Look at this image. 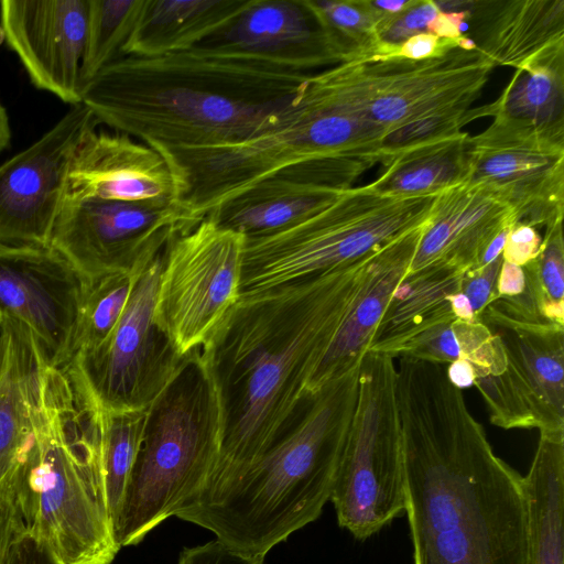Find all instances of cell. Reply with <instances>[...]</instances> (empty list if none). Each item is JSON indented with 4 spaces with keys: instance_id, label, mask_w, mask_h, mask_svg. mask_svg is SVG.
I'll return each mask as SVG.
<instances>
[{
    "instance_id": "3957f363",
    "label": "cell",
    "mask_w": 564,
    "mask_h": 564,
    "mask_svg": "<svg viewBox=\"0 0 564 564\" xmlns=\"http://www.w3.org/2000/svg\"><path fill=\"white\" fill-rule=\"evenodd\" d=\"M311 74L196 48L128 55L82 87L80 104L149 147L227 144L270 129Z\"/></svg>"
},
{
    "instance_id": "d6a6232c",
    "label": "cell",
    "mask_w": 564,
    "mask_h": 564,
    "mask_svg": "<svg viewBox=\"0 0 564 564\" xmlns=\"http://www.w3.org/2000/svg\"><path fill=\"white\" fill-rule=\"evenodd\" d=\"M542 317L564 325V241L562 223L545 228L540 252L522 267Z\"/></svg>"
},
{
    "instance_id": "44dd1931",
    "label": "cell",
    "mask_w": 564,
    "mask_h": 564,
    "mask_svg": "<svg viewBox=\"0 0 564 564\" xmlns=\"http://www.w3.org/2000/svg\"><path fill=\"white\" fill-rule=\"evenodd\" d=\"M517 223L513 209L481 185L446 188L437 195L405 275L430 267L473 270L491 241Z\"/></svg>"
},
{
    "instance_id": "484cf974",
    "label": "cell",
    "mask_w": 564,
    "mask_h": 564,
    "mask_svg": "<svg viewBox=\"0 0 564 564\" xmlns=\"http://www.w3.org/2000/svg\"><path fill=\"white\" fill-rule=\"evenodd\" d=\"M522 485L525 564H564V441L540 436Z\"/></svg>"
},
{
    "instance_id": "60d3db41",
    "label": "cell",
    "mask_w": 564,
    "mask_h": 564,
    "mask_svg": "<svg viewBox=\"0 0 564 564\" xmlns=\"http://www.w3.org/2000/svg\"><path fill=\"white\" fill-rule=\"evenodd\" d=\"M468 17L469 2L467 9L462 11H440L434 20L429 24L427 32L440 39L457 40L464 36L468 29Z\"/></svg>"
},
{
    "instance_id": "4dcf8cb0",
    "label": "cell",
    "mask_w": 564,
    "mask_h": 564,
    "mask_svg": "<svg viewBox=\"0 0 564 564\" xmlns=\"http://www.w3.org/2000/svg\"><path fill=\"white\" fill-rule=\"evenodd\" d=\"M143 0H88L80 66L82 87L105 67L123 57L122 48L135 24Z\"/></svg>"
},
{
    "instance_id": "7c38bea8",
    "label": "cell",
    "mask_w": 564,
    "mask_h": 564,
    "mask_svg": "<svg viewBox=\"0 0 564 564\" xmlns=\"http://www.w3.org/2000/svg\"><path fill=\"white\" fill-rule=\"evenodd\" d=\"M468 178L516 213L519 224L545 228L563 220L564 119L535 123L506 116L466 142Z\"/></svg>"
},
{
    "instance_id": "6da1fadb",
    "label": "cell",
    "mask_w": 564,
    "mask_h": 564,
    "mask_svg": "<svg viewBox=\"0 0 564 564\" xmlns=\"http://www.w3.org/2000/svg\"><path fill=\"white\" fill-rule=\"evenodd\" d=\"M395 397L413 564H525L522 476L495 454L446 366L400 359Z\"/></svg>"
},
{
    "instance_id": "cb8c5ba5",
    "label": "cell",
    "mask_w": 564,
    "mask_h": 564,
    "mask_svg": "<svg viewBox=\"0 0 564 564\" xmlns=\"http://www.w3.org/2000/svg\"><path fill=\"white\" fill-rule=\"evenodd\" d=\"M250 0H143L123 56L186 52L234 20Z\"/></svg>"
},
{
    "instance_id": "7402d4cb",
    "label": "cell",
    "mask_w": 564,
    "mask_h": 564,
    "mask_svg": "<svg viewBox=\"0 0 564 564\" xmlns=\"http://www.w3.org/2000/svg\"><path fill=\"white\" fill-rule=\"evenodd\" d=\"M468 29L494 67L527 68L564 55V0L469 1Z\"/></svg>"
},
{
    "instance_id": "d4e9b609",
    "label": "cell",
    "mask_w": 564,
    "mask_h": 564,
    "mask_svg": "<svg viewBox=\"0 0 564 564\" xmlns=\"http://www.w3.org/2000/svg\"><path fill=\"white\" fill-rule=\"evenodd\" d=\"M463 273L430 267L405 275L395 288L368 351L397 358L404 345L424 330L456 319L452 296L460 290Z\"/></svg>"
},
{
    "instance_id": "2e32d148",
    "label": "cell",
    "mask_w": 564,
    "mask_h": 564,
    "mask_svg": "<svg viewBox=\"0 0 564 564\" xmlns=\"http://www.w3.org/2000/svg\"><path fill=\"white\" fill-rule=\"evenodd\" d=\"M373 166L354 159H327L281 170L221 203L206 216L246 239L291 228L335 202Z\"/></svg>"
},
{
    "instance_id": "ba28073f",
    "label": "cell",
    "mask_w": 564,
    "mask_h": 564,
    "mask_svg": "<svg viewBox=\"0 0 564 564\" xmlns=\"http://www.w3.org/2000/svg\"><path fill=\"white\" fill-rule=\"evenodd\" d=\"M395 358L367 351L346 424L330 500L338 524L366 540L405 512L403 440L395 397Z\"/></svg>"
},
{
    "instance_id": "bcb514c9",
    "label": "cell",
    "mask_w": 564,
    "mask_h": 564,
    "mask_svg": "<svg viewBox=\"0 0 564 564\" xmlns=\"http://www.w3.org/2000/svg\"><path fill=\"white\" fill-rule=\"evenodd\" d=\"M1 322H2V315L0 314V324H1Z\"/></svg>"
},
{
    "instance_id": "f6af8a7d",
    "label": "cell",
    "mask_w": 564,
    "mask_h": 564,
    "mask_svg": "<svg viewBox=\"0 0 564 564\" xmlns=\"http://www.w3.org/2000/svg\"><path fill=\"white\" fill-rule=\"evenodd\" d=\"M1 352H2V341H1V338H0V360H1Z\"/></svg>"
},
{
    "instance_id": "d6986e66",
    "label": "cell",
    "mask_w": 564,
    "mask_h": 564,
    "mask_svg": "<svg viewBox=\"0 0 564 564\" xmlns=\"http://www.w3.org/2000/svg\"><path fill=\"white\" fill-rule=\"evenodd\" d=\"M174 199L172 173L153 148L121 132L97 128L78 143L69 162L64 200Z\"/></svg>"
},
{
    "instance_id": "7a4b0ae2",
    "label": "cell",
    "mask_w": 564,
    "mask_h": 564,
    "mask_svg": "<svg viewBox=\"0 0 564 564\" xmlns=\"http://www.w3.org/2000/svg\"><path fill=\"white\" fill-rule=\"evenodd\" d=\"M371 256L240 295L204 347L219 397L223 436L217 464L198 494L251 465L294 422L308 397V380L346 317Z\"/></svg>"
},
{
    "instance_id": "8992f818",
    "label": "cell",
    "mask_w": 564,
    "mask_h": 564,
    "mask_svg": "<svg viewBox=\"0 0 564 564\" xmlns=\"http://www.w3.org/2000/svg\"><path fill=\"white\" fill-rule=\"evenodd\" d=\"M221 409L204 348L188 355L149 409L113 532L137 545L198 494L220 452Z\"/></svg>"
},
{
    "instance_id": "4fadbf2b",
    "label": "cell",
    "mask_w": 564,
    "mask_h": 564,
    "mask_svg": "<svg viewBox=\"0 0 564 564\" xmlns=\"http://www.w3.org/2000/svg\"><path fill=\"white\" fill-rule=\"evenodd\" d=\"M192 228L172 198L63 200L50 247L88 284L143 268L173 236Z\"/></svg>"
},
{
    "instance_id": "ee69618b",
    "label": "cell",
    "mask_w": 564,
    "mask_h": 564,
    "mask_svg": "<svg viewBox=\"0 0 564 564\" xmlns=\"http://www.w3.org/2000/svg\"><path fill=\"white\" fill-rule=\"evenodd\" d=\"M414 2L415 0H370V3L373 8L391 17L397 15L402 11L409 9Z\"/></svg>"
},
{
    "instance_id": "e575fe53",
    "label": "cell",
    "mask_w": 564,
    "mask_h": 564,
    "mask_svg": "<svg viewBox=\"0 0 564 564\" xmlns=\"http://www.w3.org/2000/svg\"><path fill=\"white\" fill-rule=\"evenodd\" d=\"M503 262L502 254L487 265L463 273L460 292L467 297L476 321L497 299V279Z\"/></svg>"
},
{
    "instance_id": "603a6c76",
    "label": "cell",
    "mask_w": 564,
    "mask_h": 564,
    "mask_svg": "<svg viewBox=\"0 0 564 564\" xmlns=\"http://www.w3.org/2000/svg\"><path fill=\"white\" fill-rule=\"evenodd\" d=\"M425 225L370 257L351 306L308 380L307 395L360 365L395 288L409 270Z\"/></svg>"
},
{
    "instance_id": "f1b7e54d",
    "label": "cell",
    "mask_w": 564,
    "mask_h": 564,
    "mask_svg": "<svg viewBox=\"0 0 564 564\" xmlns=\"http://www.w3.org/2000/svg\"><path fill=\"white\" fill-rule=\"evenodd\" d=\"M306 3L340 63L378 57L382 44L379 29L391 15L373 8L370 0H306Z\"/></svg>"
},
{
    "instance_id": "f546056e",
    "label": "cell",
    "mask_w": 564,
    "mask_h": 564,
    "mask_svg": "<svg viewBox=\"0 0 564 564\" xmlns=\"http://www.w3.org/2000/svg\"><path fill=\"white\" fill-rule=\"evenodd\" d=\"M149 409L112 412L98 405L104 484L112 527L142 440Z\"/></svg>"
},
{
    "instance_id": "e0dca14e",
    "label": "cell",
    "mask_w": 564,
    "mask_h": 564,
    "mask_svg": "<svg viewBox=\"0 0 564 564\" xmlns=\"http://www.w3.org/2000/svg\"><path fill=\"white\" fill-rule=\"evenodd\" d=\"M88 0H2L8 46L31 82L72 106L80 104Z\"/></svg>"
},
{
    "instance_id": "30bf717a",
    "label": "cell",
    "mask_w": 564,
    "mask_h": 564,
    "mask_svg": "<svg viewBox=\"0 0 564 564\" xmlns=\"http://www.w3.org/2000/svg\"><path fill=\"white\" fill-rule=\"evenodd\" d=\"M464 40L426 59L393 57L343 63L352 110L386 138L417 120L466 113L495 68Z\"/></svg>"
},
{
    "instance_id": "52a82bcc",
    "label": "cell",
    "mask_w": 564,
    "mask_h": 564,
    "mask_svg": "<svg viewBox=\"0 0 564 564\" xmlns=\"http://www.w3.org/2000/svg\"><path fill=\"white\" fill-rule=\"evenodd\" d=\"M438 194L398 197L369 183L348 188L291 228L246 239L240 295L335 271L379 251L425 225Z\"/></svg>"
},
{
    "instance_id": "836d02e7",
    "label": "cell",
    "mask_w": 564,
    "mask_h": 564,
    "mask_svg": "<svg viewBox=\"0 0 564 564\" xmlns=\"http://www.w3.org/2000/svg\"><path fill=\"white\" fill-rule=\"evenodd\" d=\"M440 12L433 0H415L401 13L389 18L379 29L382 43L398 45L416 34L427 32L429 24Z\"/></svg>"
},
{
    "instance_id": "1f68e13d",
    "label": "cell",
    "mask_w": 564,
    "mask_h": 564,
    "mask_svg": "<svg viewBox=\"0 0 564 564\" xmlns=\"http://www.w3.org/2000/svg\"><path fill=\"white\" fill-rule=\"evenodd\" d=\"M143 268L133 272L107 274L86 284L72 359L77 355L95 350L109 337L126 308L135 279Z\"/></svg>"
},
{
    "instance_id": "ffe728a7",
    "label": "cell",
    "mask_w": 564,
    "mask_h": 564,
    "mask_svg": "<svg viewBox=\"0 0 564 564\" xmlns=\"http://www.w3.org/2000/svg\"><path fill=\"white\" fill-rule=\"evenodd\" d=\"M480 321L500 337L540 436L564 441V325L523 321L494 303Z\"/></svg>"
},
{
    "instance_id": "ab89813d",
    "label": "cell",
    "mask_w": 564,
    "mask_h": 564,
    "mask_svg": "<svg viewBox=\"0 0 564 564\" xmlns=\"http://www.w3.org/2000/svg\"><path fill=\"white\" fill-rule=\"evenodd\" d=\"M21 525L10 489L0 487V564H4L8 551Z\"/></svg>"
},
{
    "instance_id": "9a60e30c",
    "label": "cell",
    "mask_w": 564,
    "mask_h": 564,
    "mask_svg": "<svg viewBox=\"0 0 564 564\" xmlns=\"http://www.w3.org/2000/svg\"><path fill=\"white\" fill-rule=\"evenodd\" d=\"M85 291L79 273L51 247L0 252V314L26 328L48 367L72 360Z\"/></svg>"
},
{
    "instance_id": "4316f807",
    "label": "cell",
    "mask_w": 564,
    "mask_h": 564,
    "mask_svg": "<svg viewBox=\"0 0 564 564\" xmlns=\"http://www.w3.org/2000/svg\"><path fill=\"white\" fill-rule=\"evenodd\" d=\"M468 137L459 131L403 150L382 165L370 184L386 195L412 197L438 194L465 183L469 173Z\"/></svg>"
},
{
    "instance_id": "5b68a950",
    "label": "cell",
    "mask_w": 564,
    "mask_h": 564,
    "mask_svg": "<svg viewBox=\"0 0 564 564\" xmlns=\"http://www.w3.org/2000/svg\"><path fill=\"white\" fill-rule=\"evenodd\" d=\"M359 366L308 395L286 432L256 462L184 503L175 517L262 557L315 521L330 500Z\"/></svg>"
},
{
    "instance_id": "f35d334b",
    "label": "cell",
    "mask_w": 564,
    "mask_h": 564,
    "mask_svg": "<svg viewBox=\"0 0 564 564\" xmlns=\"http://www.w3.org/2000/svg\"><path fill=\"white\" fill-rule=\"evenodd\" d=\"M4 564H58L48 550L21 527L8 551Z\"/></svg>"
},
{
    "instance_id": "d590c367",
    "label": "cell",
    "mask_w": 564,
    "mask_h": 564,
    "mask_svg": "<svg viewBox=\"0 0 564 564\" xmlns=\"http://www.w3.org/2000/svg\"><path fill=\"white\" fill-rule=\"evenodd\" d=\"M263 560L240 553L216 539L184 549L177 564H263Z\"/></svg>"
},
{
    "instance_id": "83f0119b",
    "label": "cell",
    "mask_w": 564,
    "mask_h": 564,
    "mask_svg": "<svg viewBox=\"0 0 564 564\" xmlns=\"http://www.w3.org/2000/svg\"><path fill=\"white\" fill-rule=\"evenodd\" d=\"M480 111L535 123L564 119V55L516 70L498 99Z\"/></svg>"
},
{
    "instance_id": "74e56055",
    "label": "cell",
    "mask_w": 564,
    "mask_h": 564,
    "mask_svg": "<svg viewBox=\"0 0 564 564\" xmlns=\"http://www.w3.org/2000/svg\"><path fill=\"white\" fill-rule=\"evenodd\" d=\"M464 36L457 40L440 39L432 33L423 32L409 37L397 45L395 57L419 61L442 55L460 45Z\"/></svg>"
},
{
    "instance_id": "7bdbcfd3",
    "label": "cell",
    "mask_w": 564,
    "mask_h": 564,
    "mask_svg": "<svg viewBox=\"0 0 564 564\" xmlns=\"http://www.w3.org/2000/svg\"><path fill=\"white\" fill-rule=\"evenodd\" d=\"M449 381L457 388L463 389L474 386V372L471 367L463 359L456 360L446 366Z\"/></svg>"
},
{
    "instance_id": "5bb4252c",
    "label": "cell",
    "mask_w": 564,
    "mask_h": 564,
    "mask_svg": "<svg viewBox=\"0 0 564 564\" xmlns=\"http://www.w3.org/2000/svg\"><path fill=\"white\" fill-rule=\"evenodd\" d=\"M98 121L83 104L0 165V252L50 248L69 162Z\"/></svg>"
},
{
    "instance_id": "277c9868",
    "label": "cell",
    "mask_w": 564,
    "mask_h": 564,
    "mask_svg": "<svg viewBox=\"0 0 564 564\" xmlns=\"http://www.w3.org/2000/svg\"><path fill=\"white\" fill-rule=\"evenodd\" d=\"M32 431L8 481L25 533L58 564H110L98 404L64 369L40 366Z\"/></svg>"
},
{
    "instance_id": "ac0fdd59",
    "label": "cell",
    "mask_w": 564,
    "mask_h": 564,
    "mask_svg": "<svg viewBox=\"0 0 564 564\" xmlns=\"http://www.w3.org/2000/svg\"><path fill=\"white\" fill-rule=\"evenodd\" d=\"M194 48L302 73L340 64L306 0H250Z\"/></svg>"
},
{
    "instance_id": "9c48e42d",
    "label": "cell",
    "mask_w": 564,
    "mask_h": 564,
    "mask_svg": "<svg viewBox=\"0 0 564 564\" xmlns=\"http://www.w3.org/2000/svg\"><path fill=\"white\" fill-rule=\"evenodd\" d=\"M245 241L205 217L167 242L154 321L180 356L204 348L238 303Z\"/></svg>"
},
{
    "instance_id": "8d00e7d4",
    "label": "cell",
    "mask_w": 564,
    "mask_h": 564,
    "mask_svg": "<svg viewBox=\"0 0 564 564\" xmlns=\"http://www.w3.org/2000/svg\"><path fill=\"white\" fill-rule=\"evenodd\" d=\"M541 243L542 238L534 227L517 223L508 232L502 259L506 262L523 267L538 257Z\"/></svg>"
},
{
    "instance_id": "8fae6325",
    "label": "cell",
    "mask_w": 564,
    "mask_h": 564,
    "mask_svg": "<svg viewBox=\"0 0 564 564\" xmlns=\"http://www.w3.org/2000/svg\"><path fill=\"white\" fill-rule=\"evenodd\" d=\"M164 250L138 274L126 308L109 337L64 367L104 410L149 409L183 366L154 321Z\"/></svg>"
},
{
    "instance_id": "b9f144b4",
    "label": "cell",
    "mask_w": 564,
    "mask_h": 564,
    "mask_svg": "<svg viewBox=\"0 0 564 564\" xmlns=\"http://www.w3.org/2000/svg\"><path fill=\"white\" fill-rule=\"evenodd\" d=\"M522 267L503 261L497 279V299L513 297L524 290Z\"/></svg>"
}]
</instances>
